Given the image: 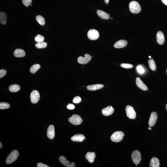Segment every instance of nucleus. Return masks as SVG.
<instances>
[{"label":"nucleus","instance_id":"1","mask_svg":"<svg viewBox=\"0 0 167 167\" xmlns=\"http://www.w3.org/2000/svg\"><path fill=\"white\" fill-rule=\"evenodd\" d=\"M19 155V152L16 150L12 151L9 154L6 160V163L9 164L16 160Z\"/></svg>","mask_w":167,"mask_h":167},{"label":"nucleus","instance_id":"2","mask_svg":"<svg viewBox=\"0 0 167 167\" xmlns=\"http://www.w3.org/2000/svg\"><path fill=\"white\" fill-rule=\"evenodd\" d=\"M130 12L132 13L137 14L141 12V9L140 4L135 1H132L129 4Z\"/></svg>","mask_w":167,"mask_h":167},{"label":"nucleus","instance_id":"3","mask_svg":"<svg viewBox=\"0 0 167 167\" xmlns=\"http://www.w3.org/2000/svg\"><path fill=\"white\" fill-rule=\"evenodd\" d=\"M124 135V134L123 132L120 131H116L112 135L111 139L112 141L114 142H119L122 141Z\"/></svg>","mask_w":167,"mask_h":167},{"label":"nucleus","instance_id":"4","mask_svg":"<svg viewBox=\"0 0 167 167\" xmlns=\"http://www.w3.org/2000/svg\"><path fill=\"white\" fill-rule=\"evenodd\" d=\"M69 122L74 125H79L82 122V119L78 115H73L69 119Z\"/></svg>","mask_w":167,"mask_h":167},{"label":"nucleus","instance_id":"5","mask_svg":"<svg viewBox=\"0 0 167 167\" xmlns=\"http://www.w3.org/2000/svg\"><path fill=\"white\" fill-rule=\"evenodd\" d=\"M132 160L133 163L136 165L138 164L141 160V153L138 150L134 151L131 155Z\"/></svg>","mask_w":167,"mask_h":167},{"label":"nucleus","instance_id":"6","mask_svg":"<svg viewBox=\"0 0 167 167\" xmlns=\"http://www.w3.org/2000/svg\"><path fill=\"white\" fill-rule=\"evenodd\" d=\"M126 113L127 117L131 119H134L136 118V112L133 107L128 105L126 107Z\"/></svg>","mask_w":167,"mask_h":167},{"label":"nucleus","instance_id":"7","mask_svg":"<svg viewBox=\"0 0 167 167\" xmlns=\"http://www.w3.org/2000/svg\"><path fill=\"white\" fill-rule=\"evenodd\" d=\"M88 38L91 40H94L98 39L100 34L98 31L95 29H91L88 31L87 33Z\"/></svg>","mask_w":167,"mask_h":167},{"label":"nucleus","instance_id":"8","mask_svg":"<svg viewBox=\"0 0 167 167\" xmlns=\"http://www.w3.org/2000/svg\"><path fill=\"white\" fill-rule=\"evenodd\" d=\"M30 98L31 102L34 104L37 103L40 98V95L38 91L34 90L31 94Z\"/></svg>","mask_w":167,"mask_h":167},{"label":"nucleus","instance_id":"9","mask_svg":"<svg viewBox=\"0 0 167 167\" xmlns=\"http://www.w3.org/2000/svg\"><path fill=\"white\" fill-rule=\"evenodd\" d=\"M59 161L63 165L67 167H75V163H70L67 160L66 158L64 156H61L59 158Z\"/></svg>","mask_w":167,"mask_h":167},{"label":"nucleus","instance_id":"10","mask_svg":"<svg viewBox=\"0 0 167 167\" xmlns=\"http://www.w3.org/2000/svg\"><path fill=\"white\" fill-rule=\"evenodd\" d=\"M85 57L80 56L78 59V62L81 64H86L89 62L91 59V56L89 54H86L85 55Z\"/></svg>","mask_w":167,"mask_h":167},{"label":"nucleus","instance_id":"11","mask_svg":"<svg viewBox=\"0 0 167 167\" xmlns=\"http://www.w3.org/2000/svg\"><path fill=\"white\" fill-rule=\"evenodd\" d=\"M157 115L155 112H153L151 113L149 121V126L152 127L155 125L157 122Z\"/></svg>","mask_w":167,"mask_h":167},{"label":"nucleus","instance_id":"12","mask_svg":"<svg viewBox=\"0 0 167 167\" xmlns=\"http://www.w3.org/2000/svg\"><path fill=\"white\" fill-rule=\"evenodd\" d=\"M55 128L54 126L50 125L47 130V135L48 138L50 139H53L55 136Z\"/></svg>","mask_w":167,"mask_h":167},{"label":"nucleus","instance_id":"13","mask_svg":"<svg viewBox=\"0 0 167 167\" xmlns=\"http://www.w3.org/2000/svg\"><path fill=\"white\" fill-rule=\"evenodd\" d=\"M114 108L111 106H108L107 108H104L102 110V113L103 115L108 116L111 115L114 113Z\"/></svg>","mask_w":167,"mask_h":167},{"label":"nucleus","instance_id":"14","mask_svg":"<svg viewBox=\"0 0 167 167\" xmlns=\"http://www.w3.org/2000/svg\"><path fill=\"white\" fill-rule=\"evenodd\" d=\"M157 41V43L162 45L164 43L165 37L163 33L161 31H158L156 35Z\"/></svg>","mask_w":167,"mask_h":167},{"label":"nucleus","instance_id":"15","mask_svg":"<svg viewBox=\"0 0 167 167\" xmlns=\"http://www.w3.org/2000/svg\"><path fill=\"white\" fill-rule=\"evenodd\" d=\"M136 83L137 86L140 89L146 91L148 89L145 85L139 78H137L136 79Z\"/></svg>","mask_w":167,"mask_h":167},{"label":"nucleus","instance_id":"16","mask_svg":"<svg viewBox=\"0 0 167 167\" xmlns=\"http://www.w3.org/2000/svg\"><path fill=\"white\" fill-rule=\"evenodd\" d=\"M86 138L84 135L82 134H78L73 135L71 138L72 141L75 142H81Z\"/></svg>","mask_w":167,"mask_h":167},{"label":"nucleus","instance_id":"17","mask_svg":"<svg viewBox=\"0 0 167 167\" xmlns=\"http://www.w3.org/2000/svg\"><path fill=\"white\" fill-rule=\"evenodd\" d=\"M86 159L90 163H93L94 159L96 157L95 153L94 152H88L86 154Z\"/></svg>","mask_w":167,"mask_h":167},{"label":"nucleus","instance_id":"18","mask_svg":"<svg viewBox=\"0 0 167 167\" xmlns=\"http://www.w3.org/2000/svg\"><path fill=\"white\" fill-rule=\"evenodd\" d=\"M127 42L126 41L121 40L118 41L115 43L114 45L115 48H123L126 46Z\"/></svg>","mask_w":167,"mask_h":167},{"label":"nucleus","instance_id":"19","mask_svg":"<svg viewBox=\"0 0 167 167\" xmlns=\"http://www.w3.org/2000/svg\"><path fill=\"white\" fill-rule=\"evenodd\" d=\"M104 85L102 84H97L89 85L87 86V89L90 91H95L101 89L103 87Z\"/></svg>","mask_w":167,"mask_h":167},{"label":"nucleus","instance_id":"20","mask_svg":"<svg viewBox=\"0 0 167 167\" xmlns=\"http://www.w3.org/2000/svg\"><path fill=\"white\" fill-rule=\"evenodd\" d=\"M160 166V162L158 158L156 157H153L151 159L149 166L150 167H159Z\"/></svg>","mask_w":167,"mask_h":167},{"label":"nucleus","instance_id":"21","mask_svg":"<svg viewBox=\"0 0 167 167\" xmlns=\"http://www.w3.org/2000/svg\"><path fill=\"white\" fill-rule=\"evenodd\" d=\"M15 57H22L26 55V52L23 50L20 49H17L15 50L14 53Z\"/></svg>","mask_w":167,"mask_h":167},{"label":"nucleus","instance_id":"22","mask_svg":"<svg viewBox=\"0 0 167 167\" xmlns=\"http://www.w3.org/2000/svg\"><path fill=\"white\" fill-rule=\"evenodd\" d=\"M97 13L101 18L103 19L108 20L110 18L109 15L103 11L100 10H97Z\"/></svg>","mask_w":167,"mask_h":167},{"label":"nucleus","instance_id":"23","mask_svg":"<svg viewBox=\"0 0 167 167\" xmlns=\"http://www.w3.org/2000/svg\"><path fill=\"white\" fill-rule=\"evenodd\" d=\"M7 16L5 12H1L0 13V22L3 25L5 24L7 22Z\"/></svg>","mask_w":167,"mask_h":167},{"label":"nucleus","instance_id":"24","mask_svg":"<svg viewBox=\"0 0 167 167\" xmlns=\"http://www.w3.org/2000/svg\"><path fill=\"white\" fill-rule=\"evenodd\" d=\"M20 88L19 85L14 84L9 86V90L12 92H16L20 90Z\"/></svg>","mask_w":167,"mask_h":167},{"label":"nucleus","instance_id":"25","mask_svg":"<svg viewBox=\"0 0 167 167\" xmlns=\"http://www.w3.org/2000/svg\"><path fill=\"white\" fill-rule=\"evenodd\" d=\"M149 66L150 68L153 71H154L156 69V67L155 63V61L153 59H149L148 61Z\"/></svg>","mask_w":167,"mask_h":167},{"label":"nucleus","instance_id":"26","mask_svg":"<svg viewBox=\"0 0 167 167\" xmlns=\"http://www.w3.org/2000/svg\"><path fill=\"white\" fill-rule=\"evenodd\" d=\"M37 21L41 26H43L45 24V18L41 15H38L36 17Z\"/></svg>","mask_w":167,"mask_h":167},{"label":"nucleus","instance_id":"27","mask_svg":"<svg viewBox=\"0 0 167 167\" xmlns=\"http://www.w3.org/2000/svg\"><path fill=\"white\" fill-rule=\"evenodd\" d=\"M40 65L39 64H34L31 67L30 71L31 73L33 74L35 73L40 68Z\"/></svg>","mask_w":167,"mask_h":167},{"label":"nucleus","instance_id":"28","mask_svg":"<svg viewBox=\"0 0 167 167\" xmlns=\"http://www.w3.org/2000/svg\"><path fill=\"white\" fill-rule=\"evenodd\" d=\"M35 46L38 49L44 48L47 47V44L46 42H37L35 44Z\"/></svg>","mask_w":167,"mask_h":167},{"label":"nucleus","instance_id":"29","mask_svg":"<svg viewBox=\"0 0 167 167\" xmlns=\"http://www.w3.org/2000/svg\"><path fill=\"white\" fill-rule=\"evenodd\" d=\"M10 106V105L7 102H2L0 103V109L1 110L7 109Z\"/></svg>","mask_w":167,"mask_h":167},{"label":"nucleus","instance_id":"30","mask_svg":"<svg viewBox=\"0 0 167 167\" xmlns=\"http://www.w3.org/2000/svg\"><path fill=\"white\" fill-rule=\"evenodd\" d=\"M44 40V37L43 36L40 34L37 35L35 38V40L37 42H43Z\"/></svg>","mask_w":167,"mask_h":167},{"label":"nucleus","instance_id":"31","mask_svg":"<svg viewBox=\"0 0 167 167\" xmlns=\"http://www.w3.org/2000/svg\"><path fill=\"white\" fill-rule=\"evenodd\" d=\"M32 0H22V2L26 7H28L31 4Z\"/></svg>","mask_w":167,"mask_h":167},{"label":"nucleus","instance_id":"32","mask_svg":"<svg viewBox=\"0 0 167 167\" xmlns=\"http://www.w3.org/2000/svg\"><path fill=\"white\" fill-rule=\"evenodd\" d=\"M120 66L121 67L126 69L132 68L133 67V66L132 64H122Z\"/></svg>","mask_w":167,"mask_h":167},{"label":"nucleus","instance_id":"33","mask_svg":"<svg viewBox=\"0 0 167 167\" xmlns=\"http://www.w3.org/2000/svg\"><path fill=\"white\" fill-rule=\"evenodd\" d=\"M81 97L79 96L75 97L74 98L73 100V102L74 103H79L81 102Z\"/></svg>","mask_w":167,"mask_h":167},{"label":"nucleus","instance_id":"34","mask_svg":"<svg viewBox=\"0 0 167 167\" xmlns=\"http://www.w3.org/2000/svg\"><path fill=\"white\" fill-rule=\"evenodd\" d=\"M137 70L140 74H143L145 72V70L143 68L141 65H139L136 67Z\"/></svg>","mask_w":167,"mask_h":167},{"label":"nucleus","instance_id":"35","mask_svg":"<svg viewBox=\"0 0 167 167\" xmlns=\"http://www.w3.org/2000/svg\"><path fill=\"white\" fill-rule=\"evenodd\" d=\"M7 73V71L4 69H1L0 70V78H1L4 77Z\"/></svg>","mask_w":167,"mask_h":167},{"label":"nucleus","instance_id":"36","mask_svg":"<svg viewBox=\"0 0 167 167\" xmlns=\"http://www.w3.org/2000/svg\"><path fill=\"white\" fill-rule=\"evenodd\" d=\"M67 108L69 110H73L75 108V107L73 104L69 103L67 105Z\"/></svg>","mask_w":167,"mask_h":167},{"label":"nucleus","instance_id":"37","mask_svg":"<svg viewBox=\"0 0 167 167\" xmlns=\"http://www.w3.org/2000/svg\"><path fill=\"white\" fill-rule=\"evenodd\" d=\"M37 167H49V166L46 165L44 164L41 163H39L37 164Z\"/></svg>","mask_w":167,"mask_h":167},{"label":"nucleus","instance_id":"38","mask_svg":"<svg viewBox=\"0 0 167 167\" xmlns=\"http://www.w3.org/2000/svg\"><path fill=\"white\" fill-rule=\"evenodd\" d=\"M162 2L167 6V0H161Z\"/></svg>","mask_w":167,"mask_h":167},{"label":"nucleus","instance_id":"39","mask_svg":"<svg viewBox=\"0 0 167 167\" xmlns=\"http://www.w3.org/2000/svg\"><path fill=\"white\" fill-rule=\"evenodd\" d=\"M105 2L107 4H108L109 2V0H104Z\"/></svg>","mask_w":167,"mask_h":167},{"label":"nucleus","instance_id":"40","mask_svg":"<svg viewBox=\"0 0 167 167\" xmlns=\"http://www.w3.org/2000/svg\"><path fill=\"white\" fill-rule=\"evenodd\" d=\"M2 147H3V145L2 144V143L1 142H0V148L1 149V148H2Z\"/></svg>","mask_w":167,"mask_h":167},{"label":"nucleus","instance_id":"41","mask_svg":"<svg viewBox=\"0 0 167 167\" xmlns=\"http://www.w3.org/2000/svg\"><path fill=\"white\" fill-rule=\"evenodd\" d=\"M148 129L149 130H152V129L150 127H148Z\"/></svg>","mask_w":167,"mask_h":167},{"label":"nucleus","instance_id":"42","mask_svg":"<svg viewBox=\"0 0 167 167\" xmlns=\"http://www.w3.org/2000/svg\"><path fill=\"white\" fill-rule=\"evenodd\" d=\"M166 109L167 111V104H166Z\"/></svg>","mask_w":167,"mask_h":167},{"label":"nucleus","instance_id":"43","mask_svg":"<svg viewBox=\"0 0 167 167\" xmlns=\"http://www.w3.org/2000/svg\"><path fill=\"white\" fill-rule=\"evenodd\" d=\"M149 58H151V56H149Z\"/></svg>","mask_w":167,"mask_h":167},{"label":"nucleus","instance_id":"44","mask_svg":"<svg viewBox=\"0 0 167 167\" xmlns=\"http://www.w3.org/2000/svg\"><path fill=\"white\" fill-rule=\"evenodd\" d=\"M91 58H92V57H93V56H91Z\"/></svg>","mask_w":167,"mask_h":167},{"label":"nucleus","instance_id":"45","mask_svg":"<svg viewBox=\"0 0 167 167\" xmlns=\"http://www.w3.org/2000/svg\"><path fill=\"white\" fill-rule=\"evenodd\" d=\"M166 73L167 74V70H166Z\"/></svg>","mask_w":167,"mask_h":167}]
</instances>
